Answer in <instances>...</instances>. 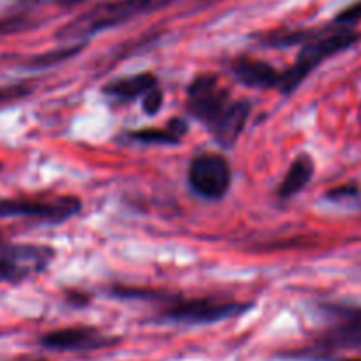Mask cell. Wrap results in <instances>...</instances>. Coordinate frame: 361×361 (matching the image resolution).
Returning <instances> with one entry per match:
<instances>
[{"instance_id":"obj_16","label":"cell","mask_w":361,"mask_h":361,"mask_svg":"<svg viewBox=\"0 0 361 361\" xmlns=\"http://www.w3.org/2000/svg\"><path fill=\"white\" fill-rule=\"evenodd\" d=\"M162 104H164V97H162L161 88H154V90L148 92L143 99H141V108L147 113L148 116H154L161 111Z\"/></svg>"},{"instance_id":"obj_7","label":"cell","mask_w":361,"mask_h":361,"mask_svg":"<svg viewBox=\"0 0 361 361\" xmlns=\"http://www.w3.org/2000/svg\"><path fill=\"white\" fill-rule=\"evenodd\" d=\"M55 250L46 245H9L0 242V282H21L48 268Z\"/></svg>"},{"instance_id":"obj_3","label":"cell","mask_w":361,"mask_h":361,"mask_svg":"<svg viewBox=\"0 0 361 361\" xmlns=\"http://www.w3.org/2000/svg\"><path fill=\"white\" fill-rule=\"evenodd\" d=\"M326 326L305 355L326 356L337 351L361 353V307L348 303H330L321 307Z\"/></svg>"},{"instance_id":"obj_9","label":"cell","mask_w":361,"mask_h":361,"mask_svg":"<svg viewBox=\"0 0 361 361\" xmlns=\"http://www.w3.org/2000/svg\"><path fill=\"white\" fill-rule=\"evenodd\" d=\"M118 337L102 334L94 326H69L48 331L41 337V345L56 353H88L116 345Z\"/></svg>"},{"instance_id":"obj_12","label":"cell","mask_w":361,"mask_h":361,"mask_svg":"<svg viewBox=\"0 0 361 361\" xmlns=\"http://www.w3.org/2000/svg\"><path fill=\"white\" fill-rule=\"evenodd\" d=\"M314 171H316V164H314L312 157L309 154H300L295 161L289 166L288 173L282 178L281 185L277 189V196L281 200H291L296 194L302 192L312 180Z\"/></svg>"},{"instance_id":"obj_19","label":"cell","mask_w":361,"mask_h":361,"mask_svg":"<svg viewBox=\"0 0 361 361\" xmlns=\"http://www.w3.org/2000/svg\"><path fill=\"white\" fill-rule=\"evenodd\" d=\"M338 361H361V358H344V360H338Z\"/></svg>"},{"instance_id":"obj_18","label":"cell","mask_w":361,"mask_h":361,"mask_svg":"<svg viewBox=\"0 0 361 361\" xmlns=\"http://www.w3.org/2000/svg\"><path fill=\"white\" fill-rule=\"evenodd\" d=\"M25 94H28V90L25 87H6L0 88V104L7 101H13V99L23 97Z\"/></svg>"},{"instance_id":"obj_4","label":"cell","mask_w":361,"mask_h":361,"mask_svg":"<svg viewBox=\"0 0 361 361\" xmlns=\"http://www.w3.org/2000/svg\"><path fill=\"white\" fill-rule=\"evenodd\" d=\"M171 0H116V2L101 4L90 9L88 13L81 14L74 21L59 32L60 39H76L92 35L104 28L115 27L123 23L137 14L148 13V11L159 9Z\"/></svg>"},{"instance_id":"obj_5","label":"cell","mask_w":361,"mask_h":361,"mask_svg":"<svg viewBox=\"0 0 361 361\" xmlns=\"http://www.w3.org/2000/svg\"><path fill=\"white\" fill-rule=\"evenodd\" d=\"M252 303L221 298H175L161 309L159 319L178 324H212L249 312Z\"/></svg>"},{"instance_id":"obj_20","label":"cell","mask_w":361,"mask_h":361,"mask_svg":"<svg viewBox=\"0 0 361 361\" xmlns=\"http://www.w3.org/2000/svg\"><path fill=\"white\" fill-rule=\"evenodd\" d=\"M23 361H48V360H23Z\"/></svg>"},{"instance_id":"obj_14","label":"cell","mask_w":361,"mask_h":361,"mask_svg":"<svg viewBox=\"0 0 361 361\" xmlns=\"http://www.w3.org/2000/svg\"><path fill=\"white\" fill-rule=\"evenodd\" d=\"M83 48L81 44L78 46H73V48H63V49H56V51H51V53H46V55H39V56H34L30 62V66L34 67H49L53 66V63H59L62 62V60L69 59V56L76 55L80 49Z\"/></svg>"},{"instance_id":"obj_13","label":"cell","mask_w":361,"mask_h":361,"mask_svg":"<svg viewBox=\"0 0 361 361\" xmlns=\"http://www.w3.org/2000/svg\"><path fill=\"white\" fill-rule=\"evenodd\" d=\"M129 137H133L134 141H140V143L147 145H178L180 140L171 133V130L166 127V129H155V127H148V129L141 130H133L129 133Z\"/></svg>"},{"instance_id":"obj_11","label":"cell","mask_w":361,"mask_h":361,"mask_svg":"<svg viewBox=\"0 0 361 361\" xmlns=\"http://www.w3.org/2000/svg\"><path fill=\"white\" fill-rule=\"evenodd\" d=\"M159 87L157 78L152 73H140L133 74V76L118 78V80L109 81L104 87V94H108L109 97L116 99V101L122 102H130L134 99L141 97L148 94L150 90Z\"/></svg>"},{"instance_id":"obj_17","label":"cell","mask_w":361,"mask_h":361,"mask_svg":"<svg viewBox=\"0 0 361 361\" xmlns=\"http://www.w3.org/2000/svg\"><path fill=\"white\" fill-rule=\"evenodd\" d=\"M360 194V187L356 183H345V185L335 187L330 192L326 194L328 200L331 201H345V200H355Z\"/></svg>"},{"instance_id":"obj_10","label":"cell","mask_w":361,"mask_h":361,"mask_svg":"<svg viewBox=\"0 0 361 361\" xmlns=\"http://www.w3.org/2000/svg\"><path fill=\"white\" fill-rule=\"evenodd\" d=\"M233 74L240 83L250 88H279L282 73L268 62L256 59H238L233 63Z\"/></svg>"},{"instance_id":"obj_1","label":"cell","mask_w":361,"mask_h":361,"mask_svg":"<svg viewBox=\"0 0 361 361\" xmlns=\"http://www.w3.org/2000/svg\"><path fill=\"white\" fill-rule=\"evenodd\" d=\"M187 109L219 145L231 148L245 129L252 106L245 99L235 101L215 74H200L187 88Z\"/></svg>"},{"instance_id":"obj_2","label":"cell","mask_w":361,"mask_h":361,"mask_svg":"<svg viewBox=\"0 0 361 361\" xmlns=\"http://www.w3.org/2000/svg\"><path fill=\"white\" fill-rule=\"evenodd\" d=\"M360 41L361 32L348 30V28H341V30L331 32V34L326 35H319V37L314 35L300 49L296 62L286 73H282L279 90L284 95H291L303 83V80L309 74H312L321 63L326 62L331 56L338 55V53L345 51V49L353 48Z\"/></svg>"},{"instance_id":"obj_8","label":"cell","mask_w":361,"mask_h":361,"mask_svg":"<svg viewBox=\"0 0 361 361\" xmlns=\"http://www.w3.org/2000/svg\"><path fill=\"white\" fill-rule=\"evenodd\" d=\"M80 210V200L71 196L55 200H0V219H39L59 224L74 217Z\"/></svg>"},{"instance_id":"obj_6","label":"cell","mask_w":361,"mask_h":361,"mask_svg":"<svg viewBox=\"0 0 361 361\" xmlns=\"http://www.w3.org/2000/svg\"><path fill=\"white\" fill-rule=\"evenodd\" d=\"M187 180L197 196L208 201H219L231 187V166L222 154L204 152L190 161Z\"/></svg>"},{"instance_id":"obj_15","label":"cell","mask_w":361,"mask_h":361,"mask_svg":"<svg viewBox=\"0 0 361 361\" xmlns=\"http://www.w3.org/2000/svg\"><path fill=\"white\" fill-rule=\"evenodd\" d=\"M361 21V0H356L351 6H348L345 9H342L341 13L335 16L334 23L341 28H348L353 30L355 25H358Z\"/></svg>"}]
</instances>
